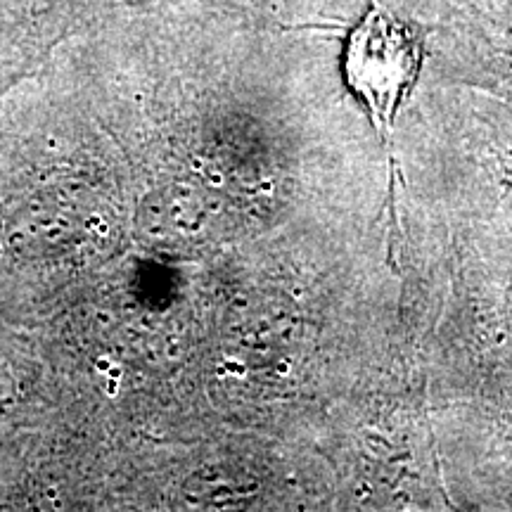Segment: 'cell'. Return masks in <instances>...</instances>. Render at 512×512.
Instances as JSON below:
<instances>
[{
    "label": "cell",
    "instance_id": "cell-3",
    "mask_svg": "<svg viewBox=\"0 0 512 512\" xmlns=\"http://www.w3.org/2000/svg\"><path fill=\"white\" fill-rule=\"evenodd\" d=\"M126 3H150L147 8H152V0H126Z\"/></svg>",
    "mask_w": 512,
    "mask_h": 512
},
{
    "label": "cell",
    "instance_id": "cell-2",
    "mask_svg": "<svg viewBox=\"0 0 512 512\" xmlns=\"http://www.w3.org/2000/svg\"><path fill=\"white\" fill-rule=\"evenodd\" d=\"M76 17L72 0H0V74L31 60Z\"/></svg>",
    "mask_w": 512,
    "mask_h": 512
},
{
    "label": "cell",
    "instance_id": "cell-1",
    "mask_svg": "<svg viewBox=\"0 0 512 512\" xmlns=\"http://www.w3.org/2000/svg\"><path fill=\"white\" fill-rule=\"evenodd\" d=\"M420 57L418 34L380 3H373L351 31L344 76L380 133L394 126L403 98L418 81Z\"/></svg>",
    "mask_w": 512,
    "mask_h": 512
}]
</instances>
